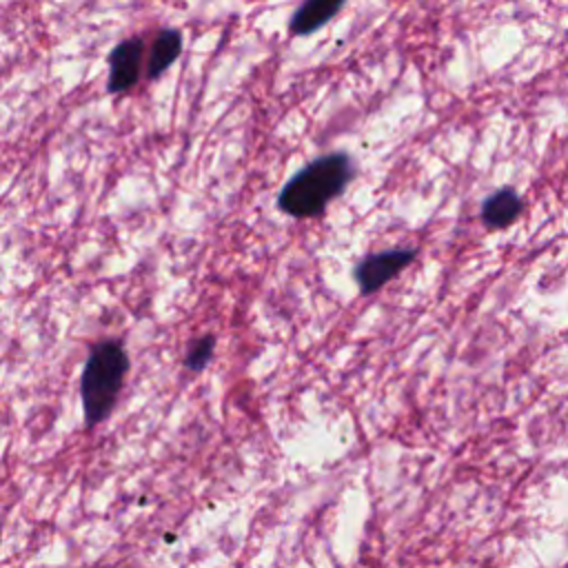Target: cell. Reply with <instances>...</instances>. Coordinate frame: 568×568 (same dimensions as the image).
<instances>
[{
  "instance_id": "ba28073f",
  "label": "cell",
  "mask_w": 568,
  "mask_h": 568,
  "mask_svg": "<svg viewBox=\"0 0 568 568\" xmlns=\"http://www.w3.org/2000/svg\"><path fill=\"white\" fill-rule=\"evenodd\" d=\"M213 348H215V337H213V335H204V337L195 339V342L191 344L186 357H184V366H186L189 371H195V373L202 371V368H206V364H209L211 357H213Z\"/></svg>"
},
{
  "instance_id": "52a82bcc",
  "label": "cell",
  "mask_w": 568,
  "mask_h": 568,
  "mask_svg": "<svg viewBox=\"0 0 568 568\" xmlns=\"http://www.w3.org/2000/svg\"><path fill=\"white\" fill-rule=\"evenodd\" d=\"M182 53V33L178 29H162L149 51L146 60V78H160Z\"/></svg>"
},
{
  "instance_id": "6da1fadb",
  "label": "cell",
  "mask_w": 568,
  "mask_h": 568,
  "mask_svg": "<svg viewBox=\"0 0 568 568\" xmlns=\"http://www.w3.org/2000/svg\"><path fill=\"white\" fill-rule=\"evenodd\" d=\"M353 178V160L344 151H333L302 166L280 191L277 206L291 217H317L342 195Z\"/></svg>"
},
{
  "instance_id": "277c9868",
  "label": "cell",
  "mask_w": 568,
  "mask_h": 568,
  "mask_svg": "<svg viewBox=\"0 0 568 568\" xmlns=\"http://www.w3.org/2000/svg\"><path fill=\"white\" fill-rule=\"evenodd\" d=\"M142 53H144V40L133 36L113 47L109 53V78H106V91L111 95L124 93L133 89L140 80L142 71Z\"/></svg>"
},
{
  "instance_id": "8992f818",
  "label": "cell",
  "mask_w": 568,
  "mask_h": 568,
  "mask_svg": "<svg viewBox=\"0 0 568 568\" xmlns=\"http://www.w3.org/2000/svg\"><path fill=\"white\" fill-rule=\"evenodd\" d=\"M524 209V202L519 197V193L510 186L497 189L495 193H490L484 202H481V222L486 229H506L510 226L519 213Z\"/></svg>"
},
{
  "instance_id": "5b68a950",
  "label": "cell",
  "mask_w": 568,
  "mask_h": 568,
  "mask_svg": "<svg viewBox=\"0 0 568 568\" xmlns=\"http://www.w3.org/2000/svg\"><path fill=\"white\" fill-rule=\"evenodd\" d=\"M346 0H304L291 16V36H311L326 22H331L344 7Z\"/></svg>"
},
{
  "instance_id": "7a4b0ae2",
  "label": "cell",
  "mask_w": 568,
  "mask_h": 568,
  "mask_svg": "<svg viewBox=\"0 0 568 568\" xmlns=\"http://www.w3.org/2000/svg\"><path fill=\"white\" fill-rule=\"evenodd\" d=\"M126 371L129 357L118 339H104L91 348L80 379V397L87 428L98 426L111 415L122 390Z\"/></svg>"
},
{
  "instance_id": "3957f363",
  "label": "cell",
  "mask_w": 568,
  "mask_h": 568,
  "mask_svg": "<svg viewBox=\"0 0 568 568\" xmlns=\"http://www.w3.org/2000/svg\"><path fill=\"white\" fill-rule=\"evenodd\" d=\"M417 257V248H388L379 253L364 255L355 268V282L359 286L362 295H371L379 291L384 284H388L393 277H397L413 260Z\"/></svg>"
}]
</instances>
